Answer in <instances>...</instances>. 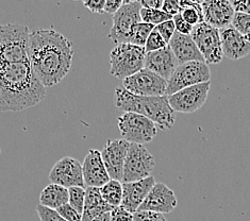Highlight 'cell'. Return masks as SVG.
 <instances>
[{"label": "cell", "instance_id": "6da1fadb", "mask_svg": "<svg viewBox=\"0 0 250 221\" xmlns=\"http://www.w3.org/2000/svg\"><path fill=\"white\" fill-rule=\"evenodd\" d=\"M73 44L55 29H38L30 34L29 60L45 87L60 83L73 63Z\"/></svg>", "mask_w": 250, "mask_h": 221}, {"label": "cell", "instance_id": "7a4b0ae2", "mask_svg": "<svg viewBox=\"0 0 250 221\" xmlns=\"http://www.w3.org/2000/svg\"><path fill=\"white\" fill-rule=\"evenodd\" d=\"M46 97V87L30 62L0 63V110L21 112L39 104Z\"/></svg>", "mask_w": 250, "mask_h": 221}, {"label": "cell", "instance_id": "3957f363", "mask_svg": "<svg viewBox=\"0 0 250 221\" xmlns=\"http://www.w3.org/2000/svg\"><path fill=\"white\" fill-rule=\"evenodd\" d=\"M114 102L117 109L149 118L162 130H169L175 124L176 112L170 106L168 96H135L125 88L118 87L115 89Z\"/></svg>", "mask_w": 250, "mask_h": 221}, {"label": "cell", "instance_id": "277c9868", "mask_svg": "<svg viewBox=\"0 0 250 221\" xmlns=\"http://www.w3.org/2000/svg\"><path fill=\"white\" fill-rule=\"evenodd\" d=\"M31 32L25 25L8 23L0 27V63H25L29 60Z\"/></svg>", "mask_w": 250, "mask_h": 221}, {"label": "cell", "instance_id": "5b68a950", "mask_svg": "<svg viewBox=\"0 0 250 221\" xmlns=\"http://www.w3.org/2000/svg\"><path fill=\"white\" fill-rule=\"evenodd\" d=\"M146 53L144 47L132 44L116 45L110 53V74L123 81L138 74L145 68Z\"/></svg>", "mask_w": 250, "mask_h": 221}, {"label": "cell", "instance_id": "8992f818", "mask_svg": "<svg viewBox=\"0 0 250 221\" xmlns=\"http://www.w3.org/2000/svg\"><path fill=\"white\" fill-rule=\"evenodd\" d=\"M117 123L123 140L131 144L144 145L150 142L158 132L156 123L136 113H124L117 118Z\"/></svg>", "mask_w": 250, "mask_h": 221}, {"label": "cell", "instance_id": "52a82bcc", "mask_svg": "<svg viewBox=\"0 0 250 221\" xmlns=\"http://www.w3.org/2000/svg\"><path fill=\"white\" fill-rule=\"evenodd\" d=\"M211 81V71L206 62L180 64L168 80L166 96H171L181 89Z\"/></svg>", "mask_w": 250, "mask_h": 221}, {"label": "cell", "instance_id": "ba28073f", "mask_svg": "<svg viewBox=\"0 0 250 221\" xmlns=\"http://www.w3.org/2000/svg\"><path fill=\"white\" fill-rule=\"evenodd\" d=\"M141 1H124L123 7L113 15V26L109 39L115 45L129 44L133 28L142 22Z\"/></svg>", "mask_w": 250, "mask_h": 221}, {"label": "cell", "instance_id": "9c48e42d", "mask_svg": "<svg viewBox=\"0 0 250 221\" xmlns=\"http://www.w3.org/2000/svg\"><path fill=\"white\" fill-rule=\"evenodd\" d=\"M154 159L144 145L131 144L124 167L123 183L141 181L151 177Z\"/></svg>", "mask_w": 250, "mask_h": 221}, {"label": "cell", "instance_id": "30bf717a", "mask_svg": "<svg viewBox=\"0 0 250 221\" xmlns=\"http://www.w3.org/2000/svg\"><path fill=\"white\" fill-rule=\"evenodd\" d=\"M124 88L127 92L142 97L166 96L168 82L147 68L131 76L123 81Z\"/></svg>", "mask_w": 250, "mask_h": 221}, {"label": "cell", "instance_id": "8fae6325", "mask_svg": "<svg viewBox=\"0 0 250 221\" xmlns=\"http://www.w3.org/2000/svg\"><path fill=\"white\" fill-rule=\"evenodd\" d=\"M190 37L193 38L208 65L222 62L224 53L218 29L204 21L194 27Z\"/></svg>", "mask_w": 250, "mask_h": 221}, {"label": "cell", "instance_id": "7c38bea8", "mask_svg": "<svg viewBox=\"0 0 250 221\" xmlns=\"http://www.w3.org/2000/svg\"><path fill=\"white\" fill-rule=\"evenodd\" d=\"M211 81L181 89L168 97L170 106L177 113L190 114L201 109L208 99Z\"/></svg>", "mask_w": 250, "mask_h": 221}, {"label": "cell", "instance_id": "4fadbf2b", "mask_svg": "<svg viewBox=\"0 0 250 221\" xmlns=\"http://www.w3.org/2000/svg\"><path fill=\"white\" fill-rule=\"evenodd\" d=\"M49 180L53 184L61 185L63 187H84L82 165L78 161L65 157L53 165L49 172Z\"/></svg>", "mask_w": 250, "mask_h": 221}, {"label": "cell", "instance_id": "5bb4252c", "mask_svg": "<svg viewBox=\"0 0 250 221\" xmlns=\"http://www.w3.org/2000/svg\"><path fill=\"white\" fill-rule=\"evenodd\" d=\"M131 142L126 140H109L101 151L105 168L112 180L123 181L124 167Z\"/></svg>", "mask_w": 250, "mask_h": 221}, {"label": "cell", "instance_id": "9a60e30c", "mask_svg": "<svg viewBox=\"0 0 250 221\" xmlns=\"http://www.w3.org/2000/svg\"><path fill=\"white\" fill-rule=\"evenodd\" d=\"M202 13L205 22L222 30L232 25L235 10L232 1L227 0H207L202 2Z\"/></svg>", "mask_w": 250, "mask_h": 221}, {"label": "cell", "instance_id": "2e32d148", "mask_svg": "<svg viewBox=\"0 0 250 221\" xmlns=\"http://www.w3.org/2000/svg\"><path fill=\"white\" fill-rule=\"evenodd\" d=\"M175 193L164 183H156L139 211H150L160 214H169L177 206ZM138 211V212H139Z\"/></svg>", "mask_w": 250, "mask_h": 221}, {"label": "cell", "instance_id": "e0dca14e", "mask_svg": "<svg viewBox=\"0 0 250 221\" xmlns=\"http://www.w3.org/2000/svg\"><path fill=\"white\" fill-rule=\"evenodd\" d=\"M82 169L84 183L87 185V187L101 188L111 180L103 157H101V151H98L96 149H91L88 151L84 158Z\"/></svg>", "mask_w": 250, "mask_h": 221}, {"label": "cell", "instance_id": "ac0fdd59", "mask_svg": "<svg viewBox=\"0 0 250 221\" xmlns=\"http://www.w3.org/2000/svg\"><path fill=\"white\" fill-rule=\"evenodd\" d=\"M154 185H156V180L152 176L143 179L141 181L123 183L124 195L121 206L131 214H135L139 211V208L143 204V202L145 201Z\"/></svg>", "mask_w": 250, "mask_h": 221}, {"label": "cell", "instance_id": "d6986e66", "mask_svg": "<svg viewBox=\"0 0 250 221\" xmlns=\"http://www.w3.org/2000/svg\"><path fill=\"white\" fill-rule=\"evenodd\" d=\"M178 66L179 63L169 46L158 51L146 53L145 68L162 77L167 82Z\"/></svg>", "mask_w": 250, "mask_h": 221}, {"label": "cell", "instance_id": "ffe728a7", "mask_svg": "<svg viewBox=\"0 0 250 221\" xmlns=\"http://www.w3.org/2000/svg\"><path fill=\"white\" fill-rule=\"evenodd\" d=\"M224 57L232 61L241 60L250 53V41L237 31L233 26L219 30Z\"/></svg>", "mask_w": 250, "mask_h": 221}, {"label": "cell", "instance_id": "44dd1931", "mask_svg": "<svg viewBox=\"0 0 250 221\" xmlns=\"http://www.w3.org/2000/svg\"><path fill=\"white\" fill-rule=\"evenodd\" d=\"M168 46L174 52L179 65L188 62H206L205 58L202 57L197 45L190 35L176 32Z\"/></svg>", "mask_w": 250, "mask_h": 221}, {"label": "cell", "instance_id": "7402d4cb", "mask_svg": "<svg viewBox=\"0 0 250 221\" xmlns=\"http://www.w3.org/2000/svg\"><path fill=\"white\" fill-rule=\"evenodd\" d=\"M115 207L106 203L98 187H87L85 196V204L83 210L82 221H92L104 213H111Z\"/></svg>", "mask_w": 250, "mask_h": 221}, {"label": "cell", "instance_id": "603a6c76", "mask_svg": "<svg viewBox=\"0 0 250 221\" xmlns=\"http://www.w3.org/2000/svg\"><path fill=\"white\" fill-rule=\"evenodd\" d=\"M69 203V190L61 185L50 183L42 190L40 195V204L58 210Z\"/></svg>", "mask_w": 250, "mask_h": 221}, {"label": "cell", "instance_id": "cb8c5ba5", "mask_svg": "<svg viewBox=\"0 0 250 221\" xmlns=\"http://www.w3.org/2000/svg\"><path fill=\"white\" fill-rule=\"evenodd\" d=\"M100 193L104 200L113 207H118L122 205L124 195L123 182L111 179L108 183L100 188Z\"/></svg>", "mask_w": 250, "mask_h": 221}, {"label": "cell", "instance_id": "d4e9b609", "mask_svg": "<svg viewBox=\"0 0 250 221\" xmlns=\"http://www.w3.org/2000/svg\"><path fill=\"white\" fill-rule=\"evenodd\" d=\"M156 28V26L149 25V23L146 22H141L139 25H136L132 32H131L130 39H129V44H132L135 46H140V47H144L147 43V40L149 38V35L151 32Z\"/></svg>", "mask_w": 250, "mask_h": 221}, {"label": "cell", "instance_id": "484cf974", "mask_svg": "<svg viewBox=\"0 0 250 221\" xmlns=\"http://www.w3.org/2000/svg\"><path fill=\"white\" fill-rule=\"evenodd\" d=\"M141 17H142L143 22L149 23V25H153L156 27L161 25V23H163L167 20H171L174 19L171 15L165 13L163 10H154V9H147V8H142Z\"/></svg>", "mask_w": 250, "mask_h": 221}, {"label": "cell", "instance_id": "4316f807", "mask_svg": "<svg viewBox=\"0 0 250 221\" xmlns=\"http://www.w3.org/2000/svg\"><path fill=\"white\" fill-rule=\"evenodd\" d=\"M69 190V204L75 207L79 213L83 214L85 204L86 189L84 187H71Z\"/></svg>", "mask_w": 250, "mask_h": 221}, {"label": "cell", "instance_id": "83f0119b", "mask_svg": "<svg viewBox=\"0 0 250 221\" xmlns=\"http://www.w3.org/2000/svg\"><path fill=\"white\" fill-rule=\"evenodd\" d=\"M232 26H233L248 41H250V15L249 14L237 13V12H235L233 20H232Z\"/></svg>", "mask_w": 250, "mask_h": 221}, {"label": "cell", "instance_id": "f1b7e54d", "mask_svg": "<svg viewBox=\"0 0 250 221\" xmlns=\"http://www.w3.org/2000/svg\"><path fill=\"white\" fill-rule=\"evenodd\" d=\"M167 46L168 45L166 44L164 39L161 37V34L158 32V30L154 28V30L151 32L149 38H148V40H147V43L145 45V50L147 53L153 52V51H158L160 49H163Z\"/></svg>", "mask_w": 250, "mask_h": 221}, {"label": "cell", "instance_id": "f546056e", "mask_svg": "<svg viewBox=\"0 0 250 221\" xmlns=\"http://www.w3.org/2000/svg\"><path fill=\"white\" fill-rule=\"evenodd\" d=\"M37 213L41 221H67L65 220L57 210L39 204L37 206Z\"/></svg>", "mask_w": 250, "mask_h": 221}, {"label": "cell", "instance_id": "4dcf8cb0", "mask_svg": "<svg viewBox=\"0 0 250 221\" xmlns=\"http://www.w3.org/2000/svg\"><path fill=\"white\" fill-rule=\"evenodd\" d=\"M156 29L158 30V32L161 34V37L164 39V40L166 41V44H167V45L169 44L170 40L172 39V37H174L175 33L177 32L175 22L172 20L161 23V25L156 27Z\"/></svg>", "mask_w": 250, "mask_h": 221}, {"label": "cell", "instance_id": "1f68e13d", "mask_svg": "<svg viewBox=\"0 0 250 221\" xmlns=\"http://www.w3.org/2000/svg\"><path fill=\"white\" fill-rule=\"evenodd\" d=\"M57 211L65 220L67 221H82L83 219L82 214L77 211L75 207L71 206L69 203L61 206L60 208H58Z\"/></svg>", "mask_w": 250, "mask_h": 221}, {"label": "cell", "instance_id": "d6a6232c", "mask_svg": "<svg viewBox=\"0 0 250 221\" xmlns=\"http://www.w3.org/2000/svg\"><path fill=\"white\" fill-rule=\"evenodd\" d=\"M133 221H167L163 214L150 212V211H139L134 214Z\"/></svg>", "mask_w": 250, "mask_h": 221}, {"label": "cell", "instance_id": "836d02e7", "mask_svg": "<svg viewBox=\"0 0 250 221\" xmlns=\"http://www.w3.org/2000/svg\"><path fill=\"white\" fill-rule=\"evenodd\" d=\"M172 20H174V22H175L177 32H179V33L184 34V35H190V34H192L194 27L192 25H189L188 21L184 20L181 13L174 16V19H172Z\"/></svg>", "mask_w": 250, "mask_h": 221}, {"label": "cell", "instance_id": "e575fe53", "mask_svg": "<svg viewBox=\"0 0 250 221\" xmlns=\"http://www.w3.org/2000/svg\"><path fill=\"white\" fill-rule=\"evenodd\" d=\"M134 214H131L123 206L115 207L111 212V221H133Z\"/></svg>", "mask_w": 250, "mask_h": 221}, {"label": "cell", "instance_id": "d590c367", "mask_svg": "<svg viewBox=\"0 0 250 221\" xmlns=\"http://www.w3.org/2000/svg\"><path fill=\"white\" fill-rule=\"evenodd\" d=\"M105 2V0H88V1L83 2V5L85 9L90 10L92 13L103 14L104 13Z\"/></svg>", "mask_w": 250, "mask_h": 221}, {"label": "cell", "instance_id": "8d00e7d4", "mask_svg": "<svg viewBox=\"0 0 250 221\" xmlns=\"http://www.w3.org/2000/svg\"><path fill=\"white\" fill-rule=\"evenodd\" d=\"M162 10L167 13L168 15H171L172 17L179 14L181 12V7L179 1H175V0H165Z\"/></svg>", "mask_w": 250, "mask_h": 221}, {"label": "cell", "instance_id": "74e56055", "mask_svg": "<svg viewBox=\"0 0 250 221\" xmlns=\"http://www.w3.org/2000/svg\"><path fill=\"white\" fill-rule=\"evenodd\" d=\"M124 4V1H116V0H108L105 2L104 7V13L108 14H116L117 11L120 10Z\"/></svg>", "mask_w": 250, "mask_h": 221}, {"label": "cell", "instance_id": "f35d334b", "mask_svg": "<svg viewBox=\"0 0 250 221\" xmlns=\"http://www.w3.org/2000/svg\"><path fill=\"white\" fill-rule=\"evenodd\" d=\"M234 10L237 13H245L250 15V0L246 1H232Z\"/></svg>", "mask_w": 250, "mask_h": 221}, {"label": "cell", "instance_id": "ab89813d", "mask_svg": "<svg viewBox=\"0 0 250 221\" xmlns=\"http://www.w3.org/2000/svg\"><path fill=\"white\" fill-rule=\"evenodd\" d=\"M141 4L143 8L162 10L164 1L163 0H143V1H141Z\"/></svg>", "mask_w": 250, "mask_h": 221}, {"label": "cell", "instance_id": "60d3db41", "mask_svg": "<svg viewBox=\"0 0 250 221\" xmlns=\"http://www.w3.org/2000/svg\"><path fill=\"white\" fill-rule=\"evenodd\" d=\"M92 221H111V213H104L100 216L94 218Z\"/></svg>", "mask_w": 250, "mask_h": 221}]
</instances>
